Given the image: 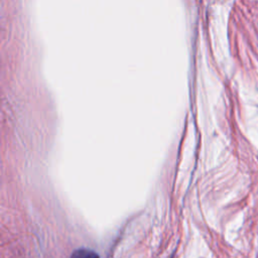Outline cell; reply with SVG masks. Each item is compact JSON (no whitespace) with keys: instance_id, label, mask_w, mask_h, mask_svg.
<instances>
[{"instance_id":"1","label":"cell","mask_w":258,"mask_h":258,"mask_svg":"<svg viewBox=\"0 0 258 258\" xmlns=\"http://www.w3.org/2000/svg\"><path fill=\"white\" fill-rule=\"evenodd\" d=\"M71 258H100L99 255L90 249H78L76 250Z\"/></svg>"}]
</instances>
